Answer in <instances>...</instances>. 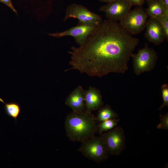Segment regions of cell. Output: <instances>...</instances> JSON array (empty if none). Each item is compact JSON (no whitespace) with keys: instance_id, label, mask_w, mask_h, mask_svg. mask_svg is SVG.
<instances>
[{"instance_id":"8","label":"cell","mask_w":168,"mask_h":168,"mask_svg":"<svg viewBox=\"0 0 168 168\" xmlns=\"http://www.w3.org/2000/svg\"><path fill=\"white\" fill-rule=\"evenodd\" d=\"M99 25L96 24H81L60 32L49 33L52 37L59 38L65 36H72L79 45H82L86 39Z\"/></svg>"},{"instance_id":"16","label":"cell","mask_w":168,"mask_h":168,"mask_svg":"<svg viewBox=\"0 0 168 168\" xmlns=\"http://www.w3.org/2000/svg\"><path fill=\"white\" fill-rule=\"evenodd\" d=\"M119 119L117 118L111 119L100 122L97 124L98 132L100 135L103 133L110 130L116 126Z\"/></svg>"},{"instance_id":"13","label":"cell","mask_w":168,"mask_h":168,"mask_svg":"<svg viewBox=\"0 0 168 168\" xmlns=\"http://www.w3.org/2000/svg\"><path fill=\"white\" fill-rule=\"evenodd\" d=\"M147 2L148 7L145 10L150 17L155 18L158 16L168 14V8L162 0H153Z\"/></svg>"},{"instance_id":"5","label":"cell","mask_w":168,"mask_h":168,"mask_svg":"<svg viewBox=\"0 0 168 168\" xmlns=\"http://www.w3.org/2000/svg\"><path fill=\"white\" fill-rule=\"evenodd\" d=\"M131 57L133 60L134 73L137 75L149 72L155 67L157 58V53L146 44L142 49H139L136 54L132 53Z\"/></svg>"},{"instance_id":"10","label":"cell","mask_w":168,"mask_h":168,"mask_svg":"<svg viewBox=\"0 0 168 168\" xmlns=\"http://www.w3.org/2000/svg\"><path fill=\"white\" fill-rule=\"evenodd\" d=\"M146 28L145 37L149 42L158 45L166 39L165 31L162 26L156 18L150 17L147 20Z\"/></svg>"},{"instance_id":"24","label":"cell","mask_w":168,"mask_h":168,"mask_svg":"<svg viewBox=\"0 0 168 168\" xmlns=\"http://www.w3.org/2000/svg\"><path fill=\"white\" fill-rule=\"evenodd\" d=\"M144 0L146 1L147 2H148L150 1L153 0Z\"/></svg>"},{"instance_id":"9","label":"cell","mask_w":168,"mask_h":168,"mask_svg":"<svg viewBox=\"0 0 168 168\" xmlns=\"http://www.w3.org/2000/svg\"><path fill=\"white\" fill-rule=\"evenodd\" d=\"M132 6L127 0H115L100 7L107 19L120 21L126 16Z\"/></svg>"},{"instance_id":"12","label":"cell","mask_w":168,"mask_h":168,"mask_svg":"<svg viewBox=\"0 0 168 168\" xmlns=\"http://www.w3.org/2000/svg\"><path fill=\"white\" fill-rule=\"evenodd\" d=\"M84 100L86 110L91 112L99 109L103 105L100 91L91 86L85 91Z\"/></svg>"},{"instance_id":"21","label":"cell","mask_w":168,"mask_h":168,"mask_svg":"<svg viewBox=\"0 0 168 168\" xmlns=\"http://www.w3.org/2000/svg\"><path fill=\"white\" fill-rule=\"evenodd\" d=\"M132 6H142L144 4V0H127Z\"/></svg>"},{"instance_id":"4","label":"cell","mask_w":168,"mask_h":168,"mask_svg":"<svg viewBox=\"0 0 168 168\" xmlns=\"http://www.w3.org/2000/svg\"><path fill=\"white\" fill-rule=\"evenodd\" d=\"M148 17L145 9L142 6H138L130 10L119 23L130 35H137L145 29Z\"/></svg>"},{"instance_id":"22","label":"cell","mask_w":168,"mask_h":168,"mask_svg":"<svg viewBox=\"0 0 168 168\" xmlns=\"http://www.w3.org/2000/svg\"><path fill=\"white\" fill-rule=\"evenodd\" d=\"M99 0L101 2H103L107 3H108L112 2L115 0Z\"/></svg>"},{"instance_id":"1","label":"cell","mask_w":168,"mask_h":168,"mask_svg":"<svg viewBox=\"0 0 168 168\" xmlns=\"http://www.w3.org/2000/svg\"><path fill=\"white\" fill-rule=\"evenodd\" d=\"M139 39L127 32L116 21L105 19L98 25L84 43L72 46L70 70L91 77H102L111 73H124Z\"/></svg>"},{"instance_id":"19","label":"cell","mask_w":168,"mask_h":168,"mask_svg":"<svg viewBox=\"0 0 168 168\" xmlns=\"http://www.w3.org/2000/svg\"><path fill=\"white\" fill-rule=\"evenodd\" d=\"M160 123L157 125V128L159 129H168V113L160 116Z\"/></svg>"},{"instance_id":"11","label":"cell","mask_w":168,"mask_h":168,"mask_svg":"<svg viewBox=\"0 0 168 168\" xmlns=\"http://www.w3.org/2000/svg\"><path fill=\"white\" fill-rule=\"evenodd\" d=\"M84 95L85 91L81 86H79L68 95L65 104L72 109V112L83 111L86 110Z\"/></svg>"},{"instance_id":"15","label":"cell","mask_w":168,"mask_h":168,"mask_svg":"<svg viewBox=\"0 0 168 168\" xmlns=\"http://www.w3.org/2000/svg\"><path fill=\"white\" fill-rule=\"evenodd\" d=\"M0 101L4 104V110L6 114L13 118L16 121V119L21 111L20 105L15 102L5 103L0 97Z\"/></svg>"},{"instance_id":"6","label":"cell","mask_w":168,"mask_h":168,"mask_svg":"<svg viewBox=\"0 0 168 168\" xmlns=\"http://www.w3.org/2000/svg\"><path fill=\"white\" fill-rule=\"evenodd\" d=\"M101 136L110 155H119L124 149L125 135L124 130L121 127H115L103 133Z\"/></svg>"},{"instance_id":"14","label":"cell","mask_w":168,"mask_h":168,"mask_svg":"<svg viewBox=\"0 0 168 168\" xmlns=\"http://www.w3.org/2000/svg\"><path fill=\"white\" fill-rule=\"evenodd\" d=\"M118 114L114 111L108 105L102 106L99 109L97 116L96 117L97 121L101 122L108 119L117 118Z\"/></svg>"},{"instance_id":"20","label":"cell","mask_w":168,"mask_h":168,"mask_svg":"<svg viewBox=\"0 0 168 168\" xmlns=\"http://www.w3.org/2000/svg\"><path fill=\"white\" fill-rule=\"evenodd\" d=\"M0 2H2L9 7L15 13L18 14L17 11L15 9L12 2L11 0H0Z\"/></svg>"},{"instance_id":"7","label":"cell","mask_w":168,"mask_h":168,"mask_svg":"<svg viewBox=\"0 0 168 168\" xmlns=\"http://www.w3.org/2000/svg\"><path fill=\"white\" fill-rule=\"evenodd\" d=\"M70 18L77 19L78 23L81 24L99 25L102 22V19L100 15L82 5L75 3L71 4L68 6L63 21H65Z\"/></svg>"},{"instance_id":"3","label":"cell","mask_w":168,"mask_h":168,"mask_svg":"<svg viewBox=\"0 0 168 168\" xmlns=\"http://www.w3.org/2000/svg\"><path fill=\"white\" fill-rule=\"evenodd\" d=\"M77 151L98 163L107 159L109 154L101 136H95L82 142Z\"/></svg>"},{"instance_id":"18","label":"cell","mask_w":168,"mask_h":168,"mask_svg":"<svg viewBox=\"0 0 168 168\" xmlns=\"http://www.w3.org/2000/svg\"><path fill=\"white\" fill-rule=\"evenodd\" d=\"M163 100L162 105L159 108L161 110L165 106H168V85L166 84H162L161 87Z\"/></svg>"},{"instance_id":"23","label":"cell","mask_w":168,"mask_h":168,"mask_svg":"<svg viewBox=\"0 0 168 168\" xmlns=\"http://www.w3.org/2000/svg\"><path fill=\"white\" fill-rule=\"evenodd\" d=\"M165 6L168 8V0H162Z\"/></svg>"},{"instance_id":"2","label":"cell","mask_w":168,"mask_h":168,"mask_svg":"<svg viewBox=\"0 0 168 168\" xmlns=\"http://www.w3.org/2000/svg\"><path fill=\"white\" fill-rule=\"evenodd\" d=\"M96 121L91 112L86 110L68 114L65 121L66 134L69 140L81 143L95 136L98 132Z\"/></svg>"},{"instance_id":"17","label":"cell","mask_w":168,"mask_h":168,"mask_svg":"<svg viewBox=\"0 0 168 168\" xmlns=\"http://www.w3.org/2000/svg\"><path fill=\"white\" fill-rule=\"evenodd\" d=\"M161 24L165 31L166 39L168 38V14L158 16L155 18Z\"/></svg>"}]
</instances>
